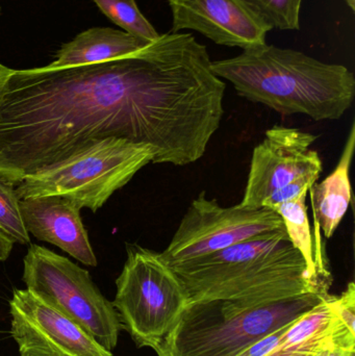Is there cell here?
<instances>
[{"label": "cell", "mask_w": 355, "mask_h": 356, "mask_svg": "<svg viewBox=\"0 0 355 356\" xmlns=\"http://www.w3.org/2000/svg\"><path fill=\"white\" fill-rule=\"evenodd\" d=\"M23 224L37 240L49 243L90 267L97 266L81 209L69 199L42 196L21 199Z\"/></svg>", "instance_id": "obj_12"}, {"label": "cell", "mask_w": 355, "mask_h": 356, "mask_svg": "<svg viewBox=\"0 0 355 356\" xmlns=\"http://www.w3.org/2000/svg\"><path fill=\"white\" fill-rule=\"evenodd\" d=\"M150 42L110 27H93L63 44L50 68L83 66L117 60L139 51Z\"/></svg>", "instance_id": "obj_14"}, {"label": "cell", "mask_w": 355, "mask_h": 356, "mask_svg": "<svg viewBox=\"0 0 355 356\" xmlns=\"http://www.w3.org/2000/svg\"><path fill=\"white\" fill-rule=\"evenodd\" d=\"M200 110L195 67L171 33L108 62L13 70L0 90V167L19 182L108 138L151 146L164 162Z\"/></svg>", "instance_id": "obj_1"}, {"label": "cell", "mask_w": 355, "mask_h": 356, "mask_svg": "<svg viewBox=\"0 0 355 356\" xmlns=\"http://www.w3.org/2000/svg\"><path fill=\"white\" fill-rule=\"evenodd\" d=\"M329 307L335 317L340 320L344 327L355 336V284L349 282L346 290L339 296L329 298Z\"/></svg>", "instance_id": "obj_20"}, {"label": "cell", "mask_w": 355, "mask_h": 356, "mask_svg": "<svg viewBox=\"0 0 355 356\" xmlns=\"http://www.w3.org/2000/svg\"><path fill=\"white\" fill-rule=\"evenodd\" d=\"M0 177L6 178V179L10 180V182H13V184L16 186L17 184H18V180H17V178L14 177V175H12V173L10 172V171L6 170V169L2 168V167H0Z\"/></svg>", "instance_id": "obj_25"}, {"label": "cell", "mask_w": 355, "mask_h": 356, "mask_svg": "<svg viewBox=\"0 0 355 356\" xmlns=\"http://www.w3.org/2000/svg\"><path fill=\"white\" fill-rule=\"evenodd\" d=\"M171 33L197 31L218 45L242 49L266 44L272 31L246 0H168Z\"/></svg>", "instance_id": "obj_11"}, {"label": "cell", "mask_w": 355, "mask_h": 356, "mask_svg": "<svg viewBox=\"0 0 355 356\" xmlns=\"http://www.w3.org/2000/svg\"><path fill=\"white\" fill-rule=\"evenodd\" d=\"M0 232L14 244H31L29 234L23 224L20 199L15 184L2 177H0Z\"/></svg>", "instance_id": "obj_18"}, {"label": "cell", "mask_w": 355, "mask_h": 356, "mask_svg": "<svg viewBox=\"0 0 355 356\" xmlns=\"http://www.w3.org/2000/svg\"><path fill=\"white\" fill-rule=\"evenodd\" d=\"M22 282L27 290L51 303L113 353L122 330L114 305L92 280L89 271L67 257L31 245L23 259Z\"/></svg>", "instance_id": "obj_7"}, {"label": "cell", "mask_w": 355, "mask_h": 356, "mask_svg": "<svg viewBox=\"0 0 355 356\" xmlns=\"http://www.w3.org/2000/svg\"><path fill=\"white\" fill-rule=\"evenodd\" d=\"M93 2L125 33L146 42H154L160 38V33L138 8L135 0H93Z\"/></svg>", "instance_id": "obj_17"}, {"label": "cell", "mask_w": 355, "mask_h": 356, "mask_svg": "<svg viewBox=\"0 0 355 356\" xmlns=\"http://www.w3.org/2000/svg\"><path fill=\"white\" fill-rule=\"evenodd\" d=\"M190 302L262 303L306 293L329 294L308 277L306 261L286 228L183 263L169 265Z\"/></svg>", "instance_id": "obj_3"}, {"label": "cell", "mask_w": 355, "mask_h": 356, "mask_svg": "<svg viewBox=\"0 0 355 356\" xmlns=\"http://www.w3.org/2000/svg\"><path fill=\"white\" fill-rule=\"evenodd\" d=\"M317 136L275 125L252 152L247 184L240 207L262 209L273 192L306 175L322 172V160L311 146Z\"/></svg>", "instance_id": "obj_10"}, {"label": "cell", "mask_w": 355, "mask_h": 356, "mask_svg": "<svg viewBox=\"0 0 355 356\" xmlns=\"http://www.w3.org/2000/svg\"><path fill=\"white\" fill-rule=\"evenodd\" d=\"M308 191L300 194L296 198L285 201L273 207V211L279 213L283 220L286 232L296 250L299 251L306 261L308 277L319 288L329 292L331 286V273L329 269L323 267L317 255L314 238L311 232L308 221L306 197Z\"/></svg>", "instance_id": "obj_16"}, {"label": "cell", "mask_w": 355, "mask_h": 356, "mask_svg": "<svg viewBox=\"0 0 355 356\" xmlns=\"http://www.w3.org/2000/svg\"><path fill=\"white\" fill-rule=\"evenodd\" d=\"M327 356H355V347H343L331 345Z\"/></svg>", "instance_id": "obj_23"}, {"label": "cell", "mask_w": 355, "mask_h": 356, "mask_svg": "<svg viewBox=\"0 0 355 356\" xmlns=\"http://www.w3.org/2000/svg\"><path fill=\"white\" fill-rule=\"evenodd\" d=\"M318 178V175H306V177L294 180L291 184L275 191L268 198L265 199L264 202H263V207L272 209L273 207L279 204V203L296 198L306 191H310L313 184H316Z\"/></svg>", "instance_id": "obj_21"}, {"label": "cell", "mask_w": 355, "mask_h": 356, "mask_svg": "<svg viewBox=\"0 0 355 356\" xmlns=\"http://www.w3.org/2000/svg\"><path fill=\"white\" fill-rule=\"evenodd\" d=\"M10 336L19 356H113L51 303L27 289H15Z\"/></svg>", "instance_id": "obj_9"}, {"label": "cell", "mask_w": 355, "mask_h": 356, "mask_svg": "<svg viewBox=\"0 0 355 356\" xmlns=\"http://www.w3.org/2000/svg\"><path fill=\"white\" fill-rule=\"evenodd\" d=\"M355 148V122L352 123L347 141L335 170L320 184H314L310 188L314 211L315 226H316L317 255L321 265L327 267L323 254L319 229L322 230L323 236L331 238L345 217L352 193L350 184V166L354 158Z\"/></svg>", "instance_id": "obj_13"}, {"label": "cell", "mask_w": 355, "mask_h": 356, "mask_svg": "<svg viewBox=\"0 0 355 356\" xmlns=\"http://www.w3.org/2000/svg\"><path fill=\"white\" fill-rule=\"evenodd\" d=\"M154 154L151 146L108 138L51 166L24 175L15 188L20 200L60 196L81 209L96 211L152 163Z\"/></svg>", "instance_id": "obj_5"}, {"label": "cell", "mask_w": 355, "mask_h": 356, "mask_svg": "<svg viewBox=\"0 0 355 356\" xmlns=\"http://www.w3.org/2000/svg\"><path fill=\"white\" fill-rule=\"evenodd\" d=\"M212 69L242 97L283 115L339 120L355 97V77L347 67L267 43L214 60Z\"/></svg>", "instance_id": "obj_2"}, {"label": "cell", "mask_w": 355, "mask_h": 356, "mask_svg": "<svg viewBox=\"0 0 355 356\" xmlns=\"http://www.w3.org/2000/svg\"><path fill=\"white\" fill-rule=\"evenodd\" d=\"M346 3L349 6L352 12H355V0H346Z\"/></svg>", "instance_id": "obj_26"}, {"label": "cell", "mask_w": 355, "mask_h": 356, "mask_svg": "<svg viewBox=\"0 0 355 356\" xmlns=\"http://www.w3.org/2000/svg\"><path fill=\"white\" fill-rule=\"evenodd\" d=\"M0 15H1V6H0Z\"/></svg>", "instance_id": "obj_28"}, {"label": "cell", "mask_w": 355, "mask_h": 356, "mask_svg": "<svg viewBox=\"0 0 355 356\" xmlns=\"http://www.w3.org/2000/svg\"><path fill=\"white\" fill-rule=\"evenodd\" d=\"M113 305L138 347L158 351L189 305L183 282L160 252L127 244Z\"/></svg>", "instance_id": "obj_6"}, {"label": "cell", "mask_w": 355, "mask_h": 356, "mask_svg": "<svg viewBox=\"0 0 355 356\" xmlns=\"http://www.w3.org/2000/svg\"><path fill=\"white\" fill-rule=\"evenodd\" d=\"M273 29L299 31L304 0H246Z\"/></svg>", "instance_id": "obj_19"}, {"label": "cell", "mask_w": 355, "mask_h": 356, "mask_svg": "<svg viewBox=\"0 0 355 356\" xmlns=\"http://www.w3.org/2000/svg\"><path fill=\"white\" fill-rule=\"evenodd\" d=\"M12 72L13 69L8 68V67L4 66V65H2L1 63H0V90L2 89V87H3L6 81H8V79L10 77V75L12 74Z\"/></svg>", "instance_id": "obj_24"}, {"label": "cell", "mask_w": 355, "mask_h": 356, "mask_svg": "<svg viewBox=\"0 0 355 356\" xmlns=\"http://www.w3.org/2000/svg\"><path fill=\"white\" fill-rule=\"evenodd\" d=\"M327 350H329V348L324 349V350L320 351V353H318V355L315 356H327Z\"/></svg>", "instance_id": "obj_27"}, {"label": "cell", "mask_w": 355, "mask_h": 356, "mask_svg": "<svg viewBox=\"0 0 355 356\" xmlns=\"http://www.w3.org/2000/svg\"><path fill=\"white\" fill-rule=\"evenodd\" d=\"M329 296L290 323L276 348L267 356H315L329 348L340 320L331 313Z\"/></svg>", "instance_id": "obj_15"}, {"label": "cell", "mask_w": 355, "mask_h": 356, "mask_svg": "<svg viewBox=\"0 0 355 356\" xmlns=\"http://www.w3.org/2000/svg\"><path fill=\"white\" fill-rule=\"evenodd\" d=\"M285 227L279 213L268 207H223L201 192L181 219L172 240L160 252L168 265L198 259Z\"/></svg>", "instance_id": "obj_8"}, {"label": "cell", "mask_w": 355, "mask_h": 356, "mask_svg": "<svg viewBox=\"0 0 355 356\" xmlns=\"http://www.w3.org/2000/svg\"><path fill=\"white\" fill-rule=\"evenodd\" d=\"M13 246H14V243L0 232V263L6 261L10 257Z\"/></svg>", "instance_id": "obj_22"}, {"label": "cell", "mask_w": 355, "mask_h": 356, "mask_svg": "<svg viewBox=\"0 0 355 356\" xmlns=\"http://www.w3.org/2000/svg\"><path fill=\"white\" fill-rule=\"evenodd\" d=\"M329 294L306 293L262 303L190 302L158 356H237L250 344L292 323Z\"/></svg>", "instance_id": "obj_4"}]
</instances>
